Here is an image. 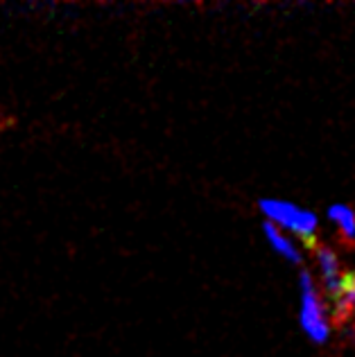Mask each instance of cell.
<instances>
[{"label": "cell", "instance_id": "6da1fadb", "mask_svg": "<svg viewBox=\"0 0 355 357\" xmlns=\"http://www.w3.org/2000/svg\"><path fill=\"white\" fill-rule=\"evenodd\" d=\"M260 211L265 213L269 224L276 222L278 227H285L299 238H303L308 244H312V236L317 231V215L310 211H303L289 202H276V199H263Z\"/></svg>", "mask_w": 355, "mask_h": 357}, {"label": "cell", "instance_id": "7a4b0ae2", "mask_svg": "<svg viewBox=\"0 0 355 357\" xmlns=\"http://www.w3.org/2000/svg\"><path fill=\"white\" fill-rule=\"evenodd\" d=\"M301 326L305 335L317 344H324L331 335L328 319H326L324 305L317 296V289L308 271H301Z\"/></svg>", "mask_w": 355, "mask_h": 357}, {"label": "cell", "instance_id": "3957f363", "mask_svg": "<svg viewBox=\"0 0 355 357\" xmlns=\"http://www.w3.org/2000/svg\"><path fill=\"white\" fill-rule=\"evenodd\" d=\"M317 253V260H319V267L324 271V280H326V289H328V296L331 301L340 294V287H342V278H340V265H338V258L331 249L322 247V244H310Z\"/></svg>", "mask_w": 355, "mask_h": 357}, {"label": "cell", "instance_id": "277c9868", "mask_svg": "<svg viewBox=\"0 0 355 357\" xmlns=\"http://www.w3.org/2000/svg\"><path fill=\"white\" fill-rule=\"evenodd\" d=\"M263 231H265V236H267V240H269V244L281 253L283 258H287L289 262H301V253H299L296 249H294V244L289 242L285 236H281V231H278L274 224H269V222H265L263 224Z\"/></svg>", "mask_w": 355, "mask_h": 357}, {"label": "cell", "instance_id": "5b68a950", "mask_svg": "<svg viewBox=\"0 0 355 357\" xmlns=\"http://www.w3.org/2000/svg\"><path fill=\"white\" fill-rule=\"evenodd\" d=\"M328 215H331V220L340 227V231L344 233V238L355 240V215H353L351 208L338 204V206H331Z\"/></svg>", "mask_w": 355, "mask_h": 357}]
</instances>
